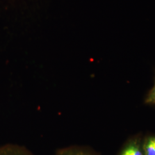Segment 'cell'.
<instances>
[{"instance_id":"6da1fadb","label":"cell","mask_w":155,"mask_h":155,"mask_svg":"<svg viewBox=\"0 0 155 155\" xmlns=\"http://www.w3.org/2000/svg\"><path fill=\"white\" fill-rule=\"evenodd\" d=\"M143 140L141 134L129 138L123 144L117 155H144Z\"/></svg>"},{"instance_id":"7a4b0ae2","label":"cell","mask_w":155,"mask_h":155,"mask_svg":"<svg viewBox=\"0 0 155 155\" xmlns=\"http://www.w3.org/2000/svg\"><path fill=\"white\" fill-rule=\"evenodd\" d=\"M55 155H100L91 148L79 145H71L58 148Z\"/></svg>"},{"instance_id":"3957f363","label":"cell","mask_w":155,"mask_h":155,"mask_svg":"<svg viewBox=\"0 0 155 155\" xmlns=\"http://www.w3.org/2000/svg\"><path fill=\"white\" fill-rule=\"evenodd\" d=\"M0 155H35L26 147L16 144L0 145Z\"/></svg>"},{"instance_id":"277c9868","label":"cell","mask_w":155,"mask_h":155,"mask_svg":"<svg viewBox=\"0 0 155 155\" xmlns=\"http://www.w3.org/2000/svg\"><path fill=\"white\" fill-rule=\"evenodd\" d=\"M144 155H155V134H148L143 140Z\"/></svg>"},{"instance_id":"5b68a950","label":"cell","mask_w":155,"mask_h":155,"mask_svg":"<svg viewBox=\"0 0 155 155\" xmlns=\"http://www.w3.org/2000/svg\"><path fill=\"white\" fill-rule=\"evenodd\" d=\"M145 103L147 105H155V82L153 87L148 92L145 98Z\"/></svg>"}]
</instances>
